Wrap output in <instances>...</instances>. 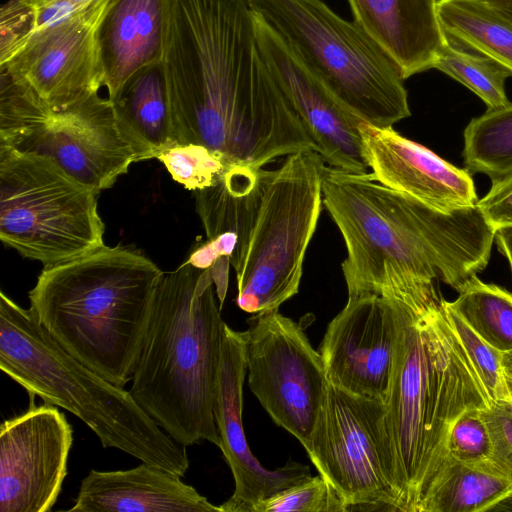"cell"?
<instances>
[{
    "mask_svg": "<svg viewBox=\"0 0 512 512\" xmlns=\"http://www.w3.org/2000/svg\"><path fill=\"white\" fill-rule=\"evenodd\" d=\"M437 12L448 40L489 57L512 74V22L482 0H438Z\"/></svg>",
    "mask_w": 512,
    "mask_h": 512,
    "instance_id": "obj_25",
    "label": "cell"
},
{
    "mask_svg": "<svg viewBox=\"0 0 512 512\" xmlns=\"http://www.w3.org/2000/svg\"><path fill=\"white\" fill-rule=\"evenodd\" d=\"M483 415L492 441L491 461L512 480V401L490 402Z\"/></svg>",
    "mask_w": 512,
    "mask_h": 512,
    "instance_id": "obj_35",
    "label": "cell"
},
{
    "mask_svg": "<svg viewBox=\"0 0 512 512\" xmlns=\"http://www.w3.org/2000/svg\"><path fill=\"white\" fill-rule=\"evenodd\" d=\"M253 13V12H252ZM261 55L292 104L325 164L351 173H366L359 130L364 121L347 108L254 13Z\"/></svg>",
    "mask_w": 512,
    "mask_h": 512,
    "instance_id": "obj_15",
    "label": "cell"
},
{
    "mask_svg": "<svg viewBox=\"0 0 512 512\" xmlns=\"http://www.w3.org/2000/svg\"><path fill=\"white\" fill-rule=\"evenodd\" d=\"M448 302L483 340L503 354L512 351V293L472 277Z\"/></svg>",
    "mask_w": 512,
    "mask_h": 512,
    "instance_id": "obj_26",
    "label": "cell"
},
{
    "mask_svg": "<svg viewBox=\"0 0 512 512\" xmlns=\"http://www.w3.org/2000/svg\"><path fill=\"white\" fill-rule=\"evenodd\" d=\"M400 303V329L386 424L397 468L399 511L418 512L448 455L456 419L490 404L436 285Z\"/></svg>",
    "mask_w": 512,
    "mask_h": 512,
    "instance_id": "obj_3",
    "label": "cell"
},
{
    "mask_svg": "<svg viewBox=\"0 0 512 512\" xmlns=\"http://www.w3.org/2000/svg\"><path fill=\"white\" fill-rule=\"evenodd\" d=\"M495 240L500 253L507 259L512 274V227L497 230Z\"/></svg>",
    "mask_w": 512,
    "mask_h": 512,
    "instance_id": "obj_38",
    "label": "cell"
},
{
    "mask_svg": "<svg viewBox=\"0 0 512 512\" xmlns=\"http://www.w3.org/2000/svg\"><path fill=\"white\" fill-rule=\"evenodd\" d=\"M503 368L505 374H512V351L503 355Z\"/></svg>",
    "mask_w": 512,
    "mask_h": 512,
    "instance_id": "obj_41",
    "label": "cell"
},
{
    "mask_svg": "<svg viewBox=\"0 0 512 512\" xmlns=\"http://www.w3.org/2000/svg\"><path fill=\"white\" fill-rule=\"evenodd\" d=\"M248 323V385L273 421L306 450L328 385L323 359L302 327L278 310Z\"/></svg>",
    "mask_w": 512,
    "mask_h": 512,
    "instance_id": "obj_11",
    "label": "cell"
},
{
    "mask_svg": "<svg viewBox=\"0 0 512 512\" xmlns=\"http://www.w3.org/2000/svg\"><path fill=\"white\" fill-rule=\"evenodd\" d=\"M400 329V303L375 294L348 297L319 346L327 380L383 402L389 394Z\"/></svg>",
    "mask_w": 512,
    "mask_h": 512,
    "instance_id": "obj_14",
    "label": "cell"
},
{
    "mask_svg": "<svg viewBox=\"0 0 512 512\" xmlns=\"http://www.w3.org/2000/svg\"><path fill=\"white\" fill-rule=\"evenodd\" d=\"M463 158L466 169L492 181L512 174V103L487 109L464 130Z\"/></svg>",
    "mask_w": 512,
    "mask_h": 512,
    "instance_id": "obj_27",
    "label": "cell"
},
{
    "mask_svg": "<svg viewBox=\"0 0 512 512\" xmlns=\"http://www.w3.org/2000/svg\"><path fill=\"white\" fill-rule=\"evenodd\" d=\"M111 0H98L37 29L0 70L28 84L54 111L68 109L102 85L97 30Z\"/></svg>",
    "mask_w": 512,
    "mask_h": 512,
    "instance_id": "obj_12",
    "label": "cell"
},
{
    "mask_svg": "<svg viewBox=\"0 0 512 512\" xmlns=\"http://www.w3.org/2000/svg\"><path fill=\"white\" fill-rule=\"evenodd\" d=\"M109 100L135 162L157 158L175 144L162 61L136 71Z\"/></svg>",
    "mask_w": 512,
    "mask_h": 512,
    "instance_id": "obj_23",
    "label": "cell"
},
{
    "mask_svg": "<svg viewBox=\"0 0 512 512\" xmlns=\"http://www.w3.org/2000/svg\"><path fill=\"white\" fill-rule=\"evenodd\" d=\"M323 205L347 256L348 297L404 300L441 280L459 291L483 271L495 231L475 205L444 212L377 182L324 164Z\"/></svg>",
    "mask_w": 512,
    "mask_h": 512,
    "instance_id": "obj_2",
    "label": "cell"
},
{
    "mask_svg": "<svg viewBox=\"0 0 512 512\" xmlns=\"http://www.w3.org/2000/svg\"><path fill=\"white\" fill-rule=\"evenodd\" d=\"M448 319L473 365L490 402L510 399L505 382L503 353L483 340L446 301Z\"/></svg>",
    "mask_w": 512,
    "mask_h": 512,
    "instance_id": "obj_31",
    "label": "cell"
},
{
    "mask_svg": "<svg viewBox=\"0 0 512 512\" xmlns=\"http://www.w3.org/2000/svg\"><path fill=\"white\" fill-rule=\"evenodd\" d=\"M433 68L467 87L488 109L501 108L510 103L505 92V81L512 74L489 57L468 52L448 40L439 52Z\"/></svg>",
    "mask_w": 512,
    "mask_h": 512,
    "instance_id": "obj_28",
    "label": "cell"
},
{
    "mask_svg": "<svg viewBox=\"0 0 512 512\" xmlns=\"http://www.w3.org/2000/svg\"><path fill=\"white\" fill-rule=\"evenodd\" d=\"M512 494V480L490 460L461 462L449 454L428 486L418 512H488Z\"/></svg>",
    "mask_w": 512,
    "mask_h": 512,
    "instance_id": "obj_24",
    "label": "cell"
},
{
    "mask_svg": "<svg viewBox=\"0 0 512 512\" xmlns=\"http://www.w3.org/2000/svg\"><path fill=\"white\" fill-rule=\"evenodd\" d=\"M164 272L142 253L102 247L44 266L30 309L67 353L109 382L132 380Z\"/></svg>",
    "mask_w": 512,
    "mask_h": 512,
    "instance_id": "obj_4",
    "label": "cell"
},
{
    "mask_svg": "<svg viewBox=\"0 0 512 512\" xmlns=\"http://www.w3.org/2000/svg\"><path fill=\"white\" fill-rule=\"evenodd\" d=\"M157 159L176 182L192 191L213 185L230 165L219 153L194 143H175Z\"/></svg>",
    "mask_w": 512,
    "mask_h": 512,
    "instance_id": "obj_30",
    "label": "cell"
},
{
    "mask_svg": "<svg viewBox=\"0 0 512 512\" xmlns=\"http://www.w3.org/2000/svg\"><path fill=\"white\" fill-rule=\"evenodd\" d=\"M306 452L346 511H399L386 406L328 382Z\"/></svg>",
    "mask_w": 512,
    "mask_h": 512,
    "instance_id": "obj_10",
    "label": "cell"
},
{
    "mask_svg": "<svg viewBox=\"0 0 512 512\" xmlns=\"http://www.w3.org/2000/svg\"><path fill=\"white\" fill-rule=\"evenodd\" d=\"M252 512H346V506L331 484L319 475L258 502Z\"/></svg>",
    "mask_w": 512,
    "mask_h": 512,
    "instance_id": "obj_32",
    "label": "cell"
},
{
    "mask_svg": "<svg viewBox=\"0 0 512 512\" xmlns=\"http://www.w3.org/2000/svg\"><path fill=\"white\" fill-rule=\"evenodd\" d=\"M167 5L168 0H111L97 30L108 98L136 71L162 61Z\"/></svg>",
    "mask_w": 512,
    "mask_h": 512,
    "instance_id": "obj_22",
    "label": "cell"
},
{
    "mask_svg": "<svg viewBox=\"0 0 512 512\" xmlns=\"http://www.w3.org/2000/svg\"><path fill=\"white\" fill-rule=\"evenodd\" d=\"M73 429L57 406L32 404L0 426V512H47L67 475Z\"/></svg>",
    "mask_w": 512,
    "mask_h": 512,
    "instance_id": "obj_13",
    "label": "cell"
},
{
    "mask_svg": "<svg viewBox=\"0 0 512 512\" xmlns=\"http://www.w3.org/2000/svg\"><path fill=\"white\" fill-rule=\"evenodd\" d=\"M491 511L493 512H510L512 511V494L496 504Z\"/></svg>",
    "mask_w": 512,
    "mask_h": 512,
    "instance_id": "obj_40",
    "label": "cell"
},
{
    "mask_svg": "<svg viewBox=\"0 0 512 512\" xmlns=\"http://www.w3.org/2000/svg\"><path fill=\"white\" fill-rule=\"evenodd\" d=\"M16 150L53 159L97 193L111 187L135 162L111 101L98 93L54 111L47 124Z\"/></svg>",
    "mask_w": 512,
    "mask_h": 512,
    "instance_id": "obj_17",
    "label": "cell"
},
{
    "mask_svg": "<svg viewBox=\"0 0 512 512\" xmlns=\"http://www.w3.org/2000/svg\"><path fill=\"white\" fill-rule=\"evenodd\" d=\"M97 193L53 159L0 145V239L44 266L104 245Z\"/></svg>",
    "mask_w": 512,
    "mask_h": 512,
    "instance_id": "obj_9",
    "label": "cell"
},
{
    "mask_svg": "<svg viewBox=\"0 0 512 512\" xmlns=\"http://www.w3.org/2000/svg\"><path fill=\"white\" fill-rule=\"evenodd\" d=\"M23 1H25L26 3H28L34 7H37V6L44 4L50 0H23Z\"/></svg>",
    "mask_w": 512,
    "mask_h": 512,
    "instance_id": "obj_43",
    "label": "cell"
},
{
    "mask_svg": "<svg viewBox=\"0 0 512 512\" xmlns=\"http://www.w3.org/2000/svg\"><path fill=\"white\" fill-rule=\"evenodd\" d=\"M69 512H222L181 477L144 463L128 470H91Z\"/></svg>",
    "mask_w": 512,
    "mask_h": 512,
    "instance_id": "obj_20",
    "label": "cell"
},
{
    "mask_svg": "<svg viewBox=\"0 0 512 512\" xmlns=\"http://www.w3.org/2000/svg\"><path fill=\"white\" fill-rule=\"evenodd\" d=\"M485 4L512 22V0H482Z\"/></svg>",
    "mask_w": 512,
    "mask_h": 512,
    "instance_id": "obj_39",
    "label": "cell"
},
{
    "mask_svg": "<svg viewBox=\"0 0 512 512\" xmlns=\"http://www.w3.org/2000/svg\"><path fill=\"white\" fill-rule=\"evenodd\" d=\"M359 130L371 176L382 185L444 212L478 201L467 169L445 161L392 126L377 127L363 121Z\"/></svg>",
    "mask_w": 512,
    "mask_h": 512,
    "instance_id": "obj_18",
    "label": "cell"
},
{
    "mask_svg": "<svg viewBox=\"0 0 512 512\" xmlns=\"http://www.w3.org/2000/svg\"><path fill=\"white\" fill-rule=\"evenodd\" d=\"M476 206L495 233L512 227V174L492 181L489 192Z\"/></svg>",
    "mask_w": 512,
    "mask_h": 512,
    "instance_id": "obj_36",
    "label": "cell"
},
{
    "mask_svg": "<svg viewBox=\"0 0 512 512\" xmlns=\"http://www.w3.org/2000/svg\"><path fill=\"white\" fill-rule=\"evenodd\" d=\"M261 169L230 164L213 185L195 191L206 240L194 246L183 263L199 269L238 267L260 197Z\"/></svg>",
    "mask_w": 512,
    "mask_h": 512,
    "instance_id": "obj_19",
    "label": "cell"
},
{
    "mask_svg": "<svg viewBox=\"0 0 512 512\" xmlns=\"http://www.w3.org/2000/svg\"><path fill=\"white\" fill-rule=\"evenodd\" d=\"M162 64L175 143L256 168L315 151L261 55L247 0H168Z\"/></svg>",
    "mask_w": 512,
    "mask_h": 512,
    "instance_id": "obj_1",
    "label": "cell"
},
{
    "mask_svg": "<svg viewBox=\"0 0 512 512\" xmlns=\"http://www.w3.org/2000/svg\"><path fill=\"white\" fill-rule=\"evenodd\" d=\"M483 409L470 408L453 423L447 439V451L453 458L467 464L491 460L492 441Z\"/></svg>",
    "mask_w": 512,
    "mask_h": 512,
    "instance_id": "obj_33",
    "label": "cell"
},
{
    "mask_svg": "<svg viewBox=\"0 0 512 512\" xmlns=\"http://www.w3.org/2000/svg\"><path fill=\"white\" fill-rule=\"evenodd\" d=\"M324 161L315 151L261 169V189L245 252L234 270L238 307L251 314L278 310L296 295L304 257L323 206Z\"/></svg>",
    "mask_w": 512,
    "mask_h": 512,
    "instance_id": "obj_8",
    "label": "cell"
},
{
    "mask_svg": "<svg viewBox=\"0 0 512 512\" xmlns=\"http://www.w3.org/2000/svg\"><path fill=\"white\" fill-rule=\"evenodd\" d=\"M98 0H50L35 7L36 30L75 13Z\"/></svg>",
    "mask_w": 512,
    "mask_h": 512,
    "instance_id": "obj_37",
    "label": "cell"
},
{
    "mask_svg": "<svg viewBox=\"0 0 512 512\" xmlns=\"http://www.w3.org/2000/svg\"><path fill=\"white\" fill-rule=\"evenodd\" d=\"M36 31L35 7L8 0L0 9V65L8 61Z\"/></svg>",
    "mask_w": 512,
    "mask_h": 512,
    "instance_id": "obj_34",
    "label": "cell"
},
{
    "mask_svg": "<svg viewBox=\"0 0 512 512\" xmlns=\"http://www.w3.org/2000/svg\"><path fill=\"white\" fill-rule=\"evenodd\" d=\"M53 112L28 84L0 70V145L17 149Z\"/></svg>",
    "mask_w": 512,
    "mask_h": 512,
    "instance_id": "obj_29",
    "label": "cell"
},
{
    "mask_svg": "<svg viewBox=\"0 0 512 512\" xmlns=\"http://www.w3.org/2000/svg\"><path fill=\"white\" fill-rule=\"evenodd\" d=\"M246 374L245 334L225 324L213 413L219 448L232 472L235 489L220 505L222 512H252L258 502L311 477L309 466L294 461L276 470L265 469L250 451L242 424Z\"/></svg>",
    "mask_w": 512,
    "mask_h": 512,
    "instance_id": "obj_16",
    "label": "cell"
},
{
    "mask_svg": "<svg viewBox=\"0 0 512 512\" xmlns=\"http://www.w3.org/2000/svg\"><path fill=\"white\" fill-rule=\"evenodd\" d=\"M209 269L164 273L130 394L177 443L220 447L213 405L225 322Z\"/></svg>",
    "mask_w": 512,
    "mask_h": 512,
    "instance_id": "obj_5",
    "label": "cell"
},
{
    "mask_svg": "<svg viewBox=\"0 0 512 512\" xmlns=\"http://www.w3.org/2000/svg\"><path fill=\"white\" fill-rule=\"evenodd\" d=\"M251 11L347 108L389 127L411 115L397 66L354 21L321 0H247Z\"/></svg>",
    "mask_w": 512,
    "mask_h": 512,
    "instance_id": "obj_7",
    "label": "cell"
},
{
    "mask_svg": "<svg viewBox=\"0 0 512 512\" xmlns=\"http://www.w3.org/2000/svg\"><path fill=\"white\" fill-rule=\"evenodd\" d=\"M354 22L386 53L405 80L433 68L448 41L438 0H348Z\"/></svg>",
    "mask_w": 512,
    "mask_h": 512,
    "instance_id": "obj_21",
    "label": "cell"
},
{
    "mask_svg": "<svg viewBox=\"0 0 512 512\" xmlns=\"http://www.w3.org/2000/svg\"><path fill=\"white\" fill-rule=\"evenodd\" d=\"M505 382L509 393L510 400L512 401V374H505Z\"/></svg>",
    "mask_w": 512,
    "mask_h": 512,
    "instance_id": "obj_42",
    "label": "cell"
},
{
    "mask_svg": "<svg viewBox=\"0 0 512 512\" xmlns=\"http://www.w3.org/2000/svg\"><path fill=\"white\" fill-rule=\"evenodd\" d=\"M0 369L31 397L82 420L104 448L183 477L185 446L174 441L129 391L83 365L42 328L32 310L0 292Z\"/></svg>",
    "mask_w": 512,
    "mask_h": 512,
    "instance_id": "obj_6",
    "label": "cell"
}]
</instances>
